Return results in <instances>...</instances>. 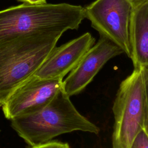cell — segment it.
I'll use <instances>...</instances> for the list:
<instances>
[{
    "label": "cell",
    "mask_w": 148,
    "mask_h": 148,
    "mask_svg": "<svg viewBox=\"0 0 148 148\" xmlns=\"http://www.w3.org/2000/svg\"><path fill=\"white\" fill-rule=\"evenodd\" d=\"M23 2V3L27 4H42L46 3V0H16Z\"/></svg>",
    "instance_id": "13"
},
{
    "label": "cell",
    "mask_w": 148,
    "mask_h": 148,
    "mask_svg": "<svg viewBox=\"0 0 148 148\" xmlns=\"http://www.w3.org/2000/svg\"><path fill=\"white\" fill-rule=\"evenodd\" d=\"M85 18L100 36L119 46L131 58L130 27L133 9L127 0H95L83 8Z\"/></svg>",
    "instance_id": "5"
},
{
    "label": "cell",
    "mask_w": 148,
    "mask_h": 148,
    "mask_svg": "<svg viewBox=\"0 0 148 148\" xmlns=\"http://www.w3.org/2000/svg\"><path fill=\"white\" fill-rule=\"evenodd\" d=\"M78 19L74 5L22 3L0 10V40L39 31L65 32L76 29Z\"/></svg>",
    "instance_id": "4"
},
{
    "label": "cell",
    "mask_w": 148,
    "mask_h": 148,
    "mask_svg": "<svg viewBox=\"0 0 148 148\" xmlns=\"http://www.w3.org/2000/svg\"><path fill=\"white\" fill-rule=\"evenodd\" d=\"M123 53L113 42L100 36L62 80V90L69 97L81 92L109 60Z\"/></svg>",
    "instance_id": "7"
},
{
    "label": "cell",
    "mask_w": 148,
    "mask_h": 148,
    "mask_svg": "<svg viewBox=\"0 0 148 148\" xmlns=\"http://www.w3.org/2000/svg\"><path fill=\"white\" fill-rule=\"evenodd\" d=\"M64 33L39 31L0 40V106L34 75Z\"/></svg>",
    "instance_id": "1"
},
{
    "label": "cell",
    "mask_w": 148,
    "mask_h": 148,
    "mask_svg": "<svg viewBox=\"0 0 148 148\" xmlns=\"http://www.w3.org/2000/svg\"><path fill=\"white\" fill-rule=\"evenodd\" d=\"M148 67L134 69L120 83L113 102L112 148H130L136 135L148 131Z\"/></svg>",
    "instance_id": "3"
},
{
    "label": "cell",
    "mask_w": 148,
    "mask_h": 148,
    "mask_svg": "<svg viewBox=\"0 0 148 148\" xmlns=\"http://www.w3.org/2000/svg\"><path fill=\"white\" fill-rule=\"evenodd\" d=\"M0 132H1V130H0Z\"/></svg>",
    "instance_id": "14"
},
{
    "label": "cell",
    "mask_w": 148,
    "mask_h": 148,
    "mask_svg": "<svg viewBox=\"0 0 148 148\" xmlns=\"http://www.w3.org/2000/svg\"><path fill=\"white\" fill-rule=\"evenodd\" d=\"M130 148H148V131L141 130L135 137Z\"/></svg>",
    "instance_id": "10"
},
{
    "label": "cell",
    "mask_w": 148,
    "mask_h": 148,
    "mask_svg": "<svg viewBox=\"0 0 148 148\" xmlns=\"http://www.w3.org/2000/svg\"><path fill=\"white\" fill-rule=\"evenodd\" d=\"M10 122L13 129L31 146L74 131L98 134L100 131L98 126L79 112L70 97L62 90L39 110L16 117Z\"/></svg>",
    "instance_id": "2"
},
{
    "label": "cell",
    "mask_w": 148,
    "mask_h": 148,
    "mask_svg": "<svg viewBox=\"0 0 148 148\" xmlns=\"http://www.w3.org/2000/svg\"><path fill=\"white\" fill-rule=\"evenodd\" d=\"M130 40L134 69L148 67V2L132 10Z\"/></svg>",
    "instance_id": "9"
},
{
    "label": "cell",
    "mask_w": 148,
    "mask_h": 148,
    "mask_svg": "<svg viewBox=\"0 0 148 148\" xmlns=\"http://www.w3.org/2000/svg\"><path fill=\"white\" fill-rule=\"evenodd\" d=\"M31 148H70L67 143L50 140L47 142L31 146Z\"/></svg>",
    "instance_id": "11"
},
{
    "label": "cell",
    "mask_w": 148,
    "mask_h": 148,
    "mask_svg": "<svg viewBox=\"0 0 148 148\" xmlns=\"http://www.w3.org/2000/svg\"><path fill=\"white\" fill-rule=\"evenodd\" d=\"M95 41L90 33L86 32L60 46H56L33 76L43 79H63L75 68Z\"/></svg>",
    "instance_id": "8"
},
{
    "label": "cell",
    "mask_w": 148,
    "mask_h": 148,
    "mask_svg": "<svg viewBox=\"0 0 148 148\" xmlns=\"http://www.w3.org/2000/svg\"><path fill=\"white\" fill-rule=\"evenodd\" d=\"M127 1L131 5L133 9L142 5L145 2H148V0H127Z\"/></svg>",
    "instance_id": "12"
},
{
    "label": "cell",
    "mask_w": 148,
    "mask_h": 148,
    "mask_svg": "<svg viewBox=\"0 0 148 148\" xmlns=\"http://www.w3.org/2000/svg\"><path fill=\"white\" fill-rule=\"evenodd\" d=\"M62 80L31 76L16 88L1 106L5 117L10 120L39 110L62 90Z\"/></svg>",
    "instance_id": "6"
}]
</instances>
